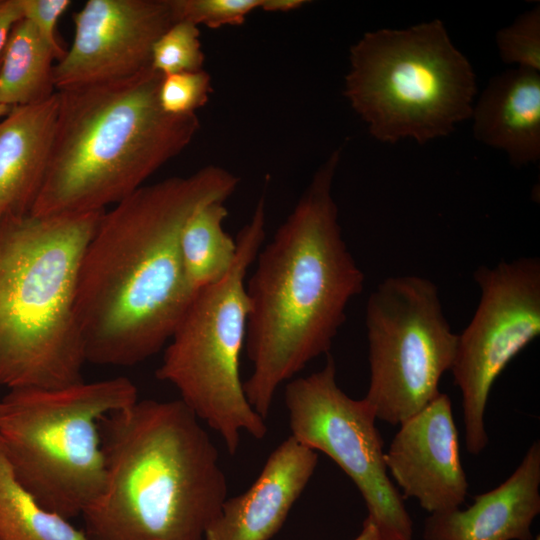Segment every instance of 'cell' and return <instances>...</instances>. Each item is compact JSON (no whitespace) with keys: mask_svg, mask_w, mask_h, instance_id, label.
<instances>
[{"mask_svg":"<svg viewBox=\"0 0 540 540\" xmlns=\"http://www.w3.org/2000/svg\"><path fill=\"white\" fill-rule=\"evenodd\" d=\"M239 179L215 165L143 185L104 211L81 259L75 310L86 362L131 367L162 350L194 295L180 234L188 217L226 201Z\"/></svg>","mask_w":540,"mask_h":540,"instance_id":"6da1fadb","label":"cell"},{"mask_svg":"<svg viewBox=\"0 0 540 540\" xmlns=\"http://www.w3.org/2000/svg\"><path fill=\"white\" fill-rule=\"evenodd\" d=\"M341 158L334 150L292 212L259 250L246 280L245 345L252 364L243 382L251 407L266 418L277 389L320 355L345 322L364 274L342 236L332 185Z\"/></svg>","mask_w":540,"mask_h":540,"instance_id":"7a4b0ae2","label":"cell"},{"mask_svg":"<svg viewBox=\"0 0 540 540\" xmlns=\"http://www.w3.org/2000/svg\"><path fill=\"white\" fill-rule=\"evenodd\" d=\"M105 484L88 540H205L227 499L218 450L180 400H137L100 422Z\"/></svg>","mask_w":540,"mask_h":540,"instance_id":"3957f363","label":"cell"},{"mask_svg":"<svg viewBox=\"0 0 540 540\" xmlns=\"http://www.w3.org/2000/svg\"><path fill=\"white\" fill-rule=\"evenodd\" d=\"M162 78L149 66L124 79L57 91L50 159L31 214L104 211L190 144L199 119L161 109Z\"/></svg>","mask_w":540,"mask_h":540,"instance_id":"277c9868","label":"cell"},{"mask_svg":"<svg viewBox=\"0 0 540 540\" xmlns=\"http://www.w3.org/2000/svg\"><path fill=\"white\" fill-rule=\"evenodd\" d=\"M104 211L30 213L0 223V385L59 388L83 381L76 287Z\"/></svg>","mask_w":540,"mask_h":540,"instance_id":"5b68a950","label":"cell"},{"mask_svg":"<svg viewBox=\"0 0 540 540\" xmlns=\"http://www.w3.org/2000/svg\"><path fill=\"white\" fill-rule=\"evenodd\" d=\"M137 400L126 377L10 389L0 439L17 480L47 510L81 516L105 484L100 422Z\"/></svg>","mask_w":540,"mask_h":540,"instance_id":"8992f818","label":"cell"},{"mask_svg":"<svg viewBox=\"0 0 540 540\" xmlns=\"http://www.w3.org/2000/svg\"><path fill=\"white\" fill-rule=\"evenodd\" d=\"M349 60L344 95L381 142L425 144L472 115L475 73L440 20L367 32Z\"/></svg>","mask_w":540,"mask_h":540,"instance_id":"52a82bcc","label":"cell"},{"mask_svg":"<svg viewBox=\"0 0 540 540\" xmlns=\"http://www.w3.org/2000/svg\"><path fill=\"white\" fill-rule=\"evenodd\" d=\"M266 234L262 195L249 222L239 231L235 262L220 281L191 300L171 338L156 377L173 385L180 400L216 431L230 454L239 448L241 433L264 438L267 427L249 404L240 374L249 302L246 275Z\"/></svg>","mask_w":540,"mask_h":540,"instance_id":"ba28073f","label":"cell"},{"mask_svg":"<svg viewBox=\"0 0 540 540\" xmlns=\"http://www.w3.org/2000/svg\"><path fill=\"white\" fill-rule=\"evenodd\" d=\"M365 326L370 381L364 399L376 419L400 425L441 393L458 334L445 317L437 286L416 275L382 281L367 300Z\"/></svg>","mask_w":540,"mask_h":540,"instance_id":"9c48e42d","label":"cell"},{"mask_svg":"<svg viewBox=\"0 0 540 540\" xmlns=\"http://www.w3.org/2000/svg\"><path fill=\"white\" fill-rule=\"evenodd\" d=\"M326 357L322 369L285 386L291 436L348 475L384 540H412V519L388 474L375 414L364 398L353 399L338 386L335 361Z\"/></svg>","mask_w":540,"mask_h":540,"instance_id":"30bf717a","label":"cell"},{"mask_svg":"<svg viewBox=\"0 0 540 540\" xmlns=\"http://www.w3.org/2000/svg\"><path fill=\"white\" fill-rule=\"evenodd\" d=\"M480 288L476 311L461 334L451 372L462 396L467 451L488 444L485 409L507 364L540 334V260L521 257L473 273Z\"/></svg>","mask_w":540,"mask_h":540,"instance_id":"8fae6325","label":"cell"},{"mask_svg":"<svg viewBox=\"0 0 540 540\" xmlns=\"http://www.w3.org/2000/svg\"><path fill=\"white\" fill-rule=\"evenodd\" d=\"M74 36L54 65L56 91L112 82L151 66L156 40L177 22L172 0H88L73 14Z\"/></svg>","mask_w":540,"mask_h":540,"instance_id":"7c38bea8","label":"cell"},{"mask_svg":"<svg viewBox=\"0 0 540 540\" xmlns=\"http://www.w3.org/2000/svg\"><path fill=\"white\" fill-rule=\"evenodd\" d=\"M385 465L402 498H414L430 514L460 508L468 482L449 396L440 393L400 425Z\"/></svg>","mask_w":540,"mask_h":540,"instance_id":"4fadbf2b","label":"cell"},{"mask_svg":"<svg viewBox=\"0 0 540 540\" xmlns=\"http://www.w3.org/2000/svg\"><path fill=\"white\" fill-rule=\"evenodd\" d=\"M318 462L316 451L289 436L268 456L255 482L227 498L205 540H269L283 526Z\"/></svg>","mask_w":540,"mask_h":540,"instance_id":"5bb4252c","label":"cell"},{"mask_svg":"<svg viewBox=\"0 0 540 540\" xmlns=\"http://www.w3.org/2000/svg\"><path fill=\"white\" fill-rule=\"evenodd\" d=\"M540 513V443L533 442L514 472L496 488L478 494L465 510L432 513L423 540H532Z\"/></svg>","mask_w":540,"mask_h":540,"instance_id":"9a60e30c","label":"cell"},{"mask_svg":"<svg viewBox=\"0 0 540 540\" xmlns=\"http://www.w3.org/2000/svg\"><path fill=\"white\" fill-rule=\"evenodd\" d=\"M58 93L40 103L14 106L0 120V223L31 213L53 143Z\"/></svg>","mask_w":540,"mask_h":540,"instance_id":"2e32d148","label":"cell"},{"mask_svg":"<svg viewBox=\"0 0 540 540\" xmlns=\"http://www.w3.org/2000/svg\"><path fill=\"white\" fill-rule=\"evenodd\" d=\"M477 140L517 167L540 158V72L517 67L494 76L473 107Z\"/></svg>","mask_w":540,"mask_h":540,"instance_id":"e0dca14e","label":"cell"},{"mask_svg":"<svg viewBox=\"0 0 540 540\" xmlns=\"http://www.w3.org/2000/svg\"><path fill=\"white\" fill-rule=\"evenodd\" d=\"M227 216L224 201H212L193 211L183 225L180 255L186 283L194 296L223 279L235 262L236 239L223 228Z\"/></svg>","mask_w":540,"mask_h":540,"instance_id":"ac0fdd59","label":"cell"},{"mask_svg":"<svg viewBox=\"0 0 540 540\" xmlns=\"http://www.w3.org/2000/svg\"><path fill=\"white\" fill-rule=\"evenodd\" d=\"M55 56L34 26L23 18L13 27L0 64V105L9 108L40 103L57 91Z\"/></svg>","mask_w":540,"mask_h":540,"instance_id":"d6986e66","label":"cell"},{"mask_svg":"<svg viewBox=\"0 0 540 540\" xmlns=\"http://www.w3.org/2000/svg\"><path fill=\"white\" fill-rule=\"evenodd\" d=\"M0 540H88L82 529L47 510L17 480L0 439Z\"/></svg>","mask_w":540,"mask_h":540,"instance_id":"ffe728a7","label":"cell"},{"mask_svg":"<svg viewBox=\"0 0 540 540\" xmlns=\"http://www.w3.org/2000/svg\"><path fill=\"white\" fill-rule=\"evenodd\" d=\"M205 56L197 25L180 20L154 43L151 67L163 76L203 69Z\"/></svg>","mask_w":540,"mask_h":540,"instance_id":"44dd1931","label":"cell"},{"mask_svg":"<svg viewBox=\"0 0 540 540\" xmlns=\"http://www.w3.org/2000/svg\"><path fill=\"white\" fill-rule=\"evenodd\" d=\"M496 43L503 62L540 72V6L499 30Z\"/></svg>","mask_w":540,"mask_h":540,"instance_id":"7402d4cb","label":"cell"},{"mask_svg":"<svg viewBox=\"0 0 540 540\" xmlns=\"http://www.w3.org/2000/svg\"><path fill=\"white\" fill-rule=\"evenodd\" d=\"M212 92L210 75L204 70L163 76L158 93L161 109L169 115L196 114Z\"/></svg>","mask_w":540,"mask_h":540,"instance_id":"603a6c76","label":"cell"},{"mask_svg":"<svg viewBox=\"0 0 540 540\" xmlns=\"http://www.w3.org/2000/svg\"><path fill=\"white\" fill-rule=\"evenodd\" d=\"M262 0H172L177 21L219 28L240 25L253 10L260 9Z\"/></svg>","mask_w":540,"mask_h":540,"instance_id":"cb8c5ba5","label":"cell"},{"mask_svg":"<svg viewBox=\"0 0 540 540\" xmlns=\"http://www.w3.org/2000/svg\"><path fill=\"white\" fill-rule=\"evenodd\" d=\"M23 18L34 26L43 41L50 47L57 61L66 53L57 38L56 28L60 17L71 5L70 0H21Z\"/></svg>","mask_w":540,"mask_h":540,"instance_id":"d4e9b609","label":"cell"},{"mask_svg":"<svg viewBox=\"0 0 540 540\" xmlns=\"http://www.w3.org/2000/svg\"><path fill=\"white\" fill-rule=\"evenodd\" d=\"M23 19L21 0H0V55L15 24Z\"/></svg>","mask_w":540,"mask_h":540,"instance_id":"484cf974","label":"cell"},{"mask_svg":"<svg viewBox=\"0 0 540 540\" xmlns=\"http://www.w3.org/2000/svg\"><path fill=\"white\" fill-rule=\"evenodd\" d=\"M305 0H262L260 9L267 12H289L302 7Z\"/></svg>","mask_w":540,"mask_h":540,"instance_id":"4316f807","label":"cell"},{"mask_svg":"<svg viewBox=\"0 0 540 540\" xmlns=\"http://www.w3.org/2000/svg\"><path fill=\"white\" fill-rule=\"evenodd\" d=\"M353 540H384L374 522L369 518L363 522L361 532Z\"/></svg>","mask_w":540,"mask_h":540,"instance_id":"83f0119b","label":"cell"},{"mask_svg":"<svg viewBox=\"0 0 540 540\" xmlns=\"http://www.w3.org/2000/svg\"><path fill=\"white\" fill-rule=\"evenodd\" d=\"M1 59H2V54L0 55V64H1ZM9 110H10L9 107L0 105V118L4 117L9 112Z\"/></svg>","mask_w":540,"mask_h":540,"instance_id":"f1b7e54d","label":"cell"},{"mask_svg":"<svg viewBox=\"0 0 540 540\" xmlns=\"http://www.w3.org/2000/svg\"><path fill=\"white\" fill-rule=\"evenodd\" d=\"M2 413H3V405H2V402L0 400V419L2 417Z\"/></svg>","mask_w":540,"mask_h":540,"instance_id":"f546056e","label":"cell"},{"mask_svg":"<svg viewBox=\"0 0 540 540\" xmlns=\"http://www.w3.org/2000/svg\"><path fill=\"white\" fill-rule=\"evenodd\" d=\"M536 540H540V537H539V536H537V537H536Z\"/></svg>","mask_w":540,"mask_h":540,"instance_id":"4dcf8cb0","label":"cell"}]
</instances>
